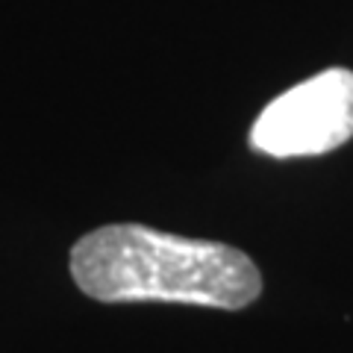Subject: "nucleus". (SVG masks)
Returning <instances> with one entry per match:
<instances>
[{
	"mask_svg": "<svg viewBox=\"0 0 353 353\" xmlns=\"http://www.w3.org/2000/svg\"><path fill=\"white\" fill-rule=\"evenodd\" d=\"M71 277L101 303L159 301L236 312L262 294V274L245 250L141 224L85 233L71 248Z\"/></svg>",
	"mask_w": 353,
	"mask_h": 353,
	"instance_id": "nucleus-1",
	"label": "nucleus"
},
{
	"mask_svg": "<svg viewBox=\"0 0 353 353\" xmlns=\"http://www.w3.org/2000/svg\"><path fill=\"white\" fill-rule=\"evenodd\" d=\"M353 139V71L327 68L262 109L250 148L274 159L321 157Z\"/></svg>",
	"mask_w": 353,
	"mask_h": 353,
	"instance_id": "nucleus-2",
	"label": "nucleus"
}]
</instances>
